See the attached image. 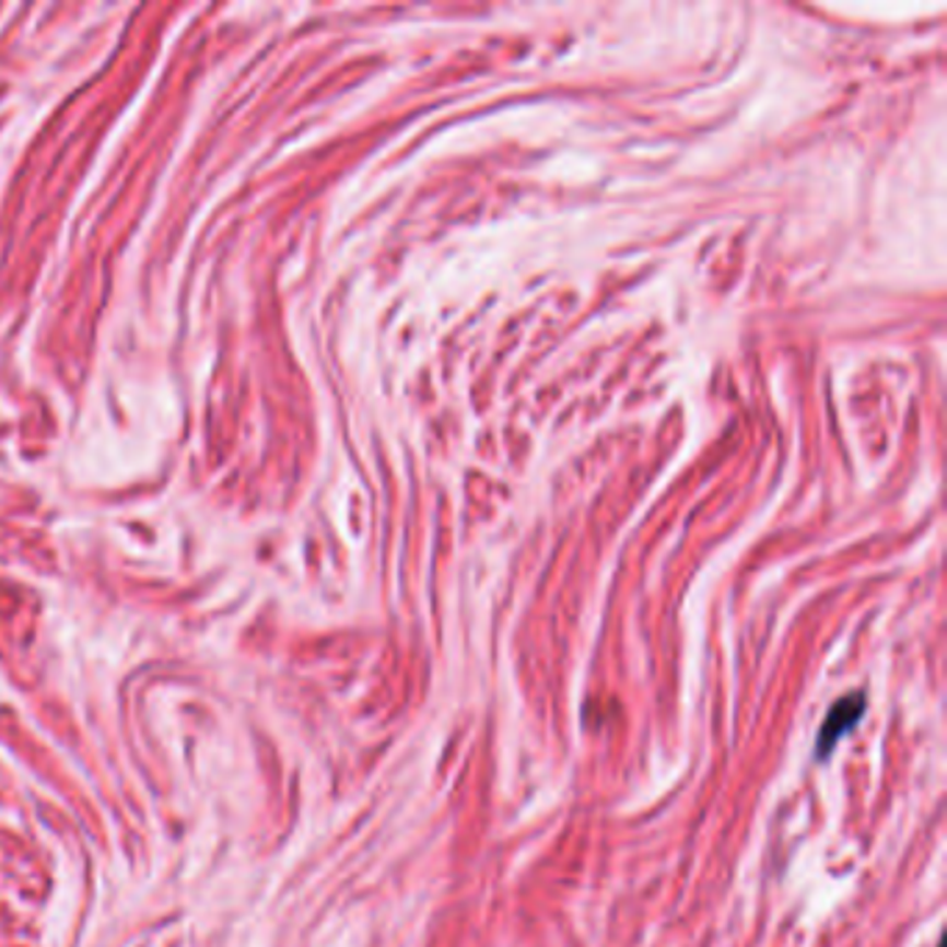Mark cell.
I'll list each match as a JSON object with an SVG mask.
<instances>
[{"label": "cell", "instance_id": "6da1fadb", "mask_svg": "<svg viewBox=\"0 0 947 947\" xmlns=\"http://www.w3.org/2000/svg\"><path fill=\"white\" fill-rule=\"evenodd\" d=\"M867 712V698L864 692H851L845 698H839L831 709H828L826 720H822L820 736H817V756L828 759L833 748H837L847 734L858 725V720Z\"/></svg>", "mask_w": 947, "mask_h": 947}]
</instances>
